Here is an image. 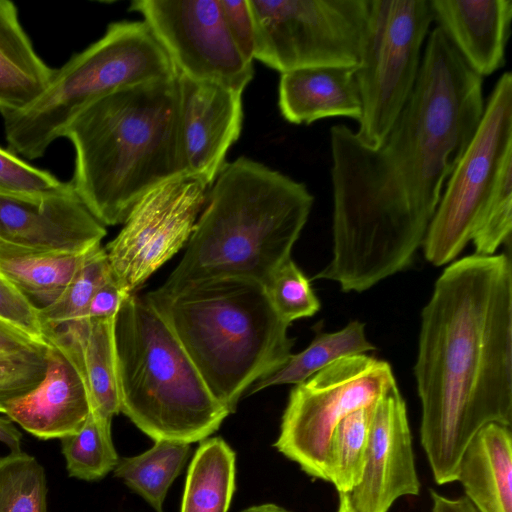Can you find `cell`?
<instances>
[{
	"instance_id": "41",
	"label": "cell",
	"mask_w": 512,
	"mask_h": 512,
	"mask_svg": "<svg viewBox=\"0 0 512 512\" xmlns=\"http://www.w3.org/2000/svg\"><path fill=\"white\" fill-rule=\"evenodd\" d=\"M241 512H291L281 506L273 503H265L260 505L251 506Z\"/></svg>"
},
{
	"instance_id": "20",
	"label": "cell",
	"mask_w": 512,
	"mask_h": 512,
	"mask_svg": "<svg viewBox=\"0 0 512 512\" xmlns=\"http://www.w3.org/2000/svg\"><path fill=\"white\" fill-rule=\"evenodd\" d=\"M356 67H313L281 74L278 106L289 123L309 125L330 117L359 122L362 115Z\"/></svg>"
},
{
	"instance_id": "13",
	"label": "cell",
	"mask_w": 512,
	"mask_h": 512,
	"mask_svg": "<svg viewBox=\"0 0 512 512\" xmlns=\"http://www.w3.org/2000/svg\"><path fill=\"white\" fill-rule=\"evenodd\" d=\"M130 10L142 15L178 75L242 93L253 79V63L231 39L218 0H136Z\"/></svg>"
},
{
	"instance_id": "25",
	"label": "cell",
	"mask_w": 512,
	"mask_h": 512,
	"mask_svg": "<svg viewBox=\"0 0 512 512\" xmlns=\"http://www.w3.org/2000/svg\"><path fill=\"white\" fill-rule=\"evenodd\" d=\"M364 329V323L354 320L339 331L318 333L308 347L291 354L282 366L253 384L246 395L274 385L300 384L341 358L374 350Z\"/></svg>"
},
{
	"instance_id": "16",
	"label": "cell",
	"mask_w": 512,
	"mask_h": 512,
	"mask_svg": "<svg viewBox=\"0 0 512 512\" xmlns=\"http://www.w3.org/2000/svg\"><path fill=\"white\" fill-rule=\"evenodd\" d=\"M185 175L209 188L243 125L242 92L178 75Z\"/></svg>"
},
{
	"instance_id": "7",
	"label": "cell",
	"mask_w": 512,
	"mask_h": 512,
	"mask_svg": "<svg viewBox=\"0 0 512 512\" xmlns=\"http://www.w3.org/2000/svg\"><path fill=\"white\" fill-rule=\"evenodd\" d=\"M177 75L143 20L112 22L102 37L55 69L31 105L2 115L9 151L29 159L42 157L93 103L127 87Z\"/></svg>"
},
{
	"instance_id": "22",
	"label": "cell",
	"mask_w": 512,
	"mask_h": 512,
	"mask_svg": "<svg viewBox=\"0 0 512 512\" xmlns=\"http://www.w3.org/2000/svg\"><path fill=\"white\" fill-rule=\"evenodd\" d=\"M54 72L35 51L15 4L0 0V114L31 105L47 88Z\"/></svg>"
},
{
	"instance_id": "19",
	"label": "cell",
	"mask_w": 512,
	"mask_h": 512,
	"mask_svg": "<svg viewBox=\"0 0 512 512\" xmlns=\"http://www.w3.org/2000/svg\"><path fill=\"white\" fill-rule=\"evenodd\" d=\"M114 319L79 318L45 333L79 373L91 411L112 421L120 412L116 375Z\"/></svg>"
},
{
	"instance_id": "38",
	"label": "cell",
	"mask_w": 512,
	"mask_h": 512,
	"mask_svg": "<svg viewBox=\"0 0 512 512\" xmlns=\"http://www.w3.org/2000/svg\"><path fill=\"white\" fill-rule=\"evenodd\" d=\"M46 343L47 341H37L0 320V352H14Z\"/></svg>"
},
{
	"instance_id": "10",
	"label": "cell",
	"mask_w": 512,
	"mask_h": 512,
	"mask_svg": "<svg viewBox=\"0 0 512 512\" xmlns=\"http://www.w3.org/2000/svg\"><path fill=\"white\" fill-rule=\"evenodd\" d=\"M395 384L386 361L365 354L337 360L291 390L275 447L311 477L328 481L337 425Z\"/></svg>"
},
{
	"instance_id": "11",
	"label": "cell",
	"mask_w": 512,
	"mask_h": 512,
	"mask_svg": "<svg viewBox=\"0 0 512 512\" xmlns=\"http://www.w3.org/2000/svg\"><path fill=\"white\" fill-rule=\"evenodd\" d=\"M512 159V75L503 73L481 121L450 174L423 241L435 266L452 261L471 241L504 163Z\"/></svg>"
},
{
	"instance_id": "32",
	"label": "cell",
	"mask_w": 512,
	"mask_h": 512,
	"mask_svg": "<svg viewBox=\"0 0 512 512\" xmlns=\"http://www.w3.org/2000/svg\"><path fill=\"white\" fill-rule=\"evenodd\" d=\"M264 287L275 311L288 324L311 317L320 309L309 280L292 258L273 273Z\"/></svg>"
},
{
	"instance_id": "1",
	"label": "cell",
	"mask_w": 512,
	"mask_h": 512,
	"mask_svg": "<svg viewBox=\"0 0 512 512\" xmlns=\"http://www.w3.org/2000/svg\"><path fill=\"white\" fill-rule=\"evenodd\" d=\"M413 92L377 148L345 124L329 131L333 257L314 279L363 292L407 268L484 112L483 78L439 27Z\"/></svg>"
},
{
	"instance_id": "31",
	"label": "cell",
	"mask_w": 512,
	"mask_h": 512,
	"mask_svg": "<svg viewBox=\"0 0 512 512\" xmlns=\"http://www.w3.org/2000/svg\"><path fill=\"white\" fill-rule=\"evenodd\" d=\"M512 159L502 166L472 236L477 255L490 256L506 241L512 227Z\"/></svg>"
},
{
	"instance_id": "24",
	"label": "cell",
	"mask_w": 512,
	"mask_h": 512,
	"mask_svg": "<svg viewBox=\"0 0 512 512\" xmlns=\"http://www.w3.org/2000/svg\"><path fill=\"white\" fill-rule=\"evenodd\" d=\"M234 490V451L218 437L203 441L189 466L181 512H227Z\"/></svg>"
},
{
	"instance_id": "8",
	"label": "cell",
	"mask_w": 512,
	"mask_h": 512,
	"mask_svg": "<svg viewBox=\"0 0 512 512\" xmlns=\"http://www.w3.org/2000/svg\"><path fill=\"white\" fill-rule=\"evenodd\" d=\"M433 21L430 0H369L355 71L362 104L355 134L363 145L379 147L408 102Z\"/></svg>"
},
{
	"instance_id": "14",
	"label": "cell",
	"mask_w": 512,
	"mask_h": 512,
	"mask_svg": "<svg viewBox=\"0 0 512 512\" xmlns=\"http://www.w3.org/2000/svg\"><path fill=\"white\" fill-rule=\"evenodd\" d=\"M419 490L406 404L395 384L373 405L363 474L347 497L355 512H388Z\"/></svg>"
},
{
	"instance_id": "27",
	"label": "cell",
	"mask_w": 512,
	"mask_h": 512,
	"mask_svg": "<svg viewBox=\"0 0 512 512\" xmlns=\"http://www.w3.org/2000/svg\"><path fill=\"white\" fill-rule=\"evenodd\" d=\"M61 448L69 476L85 481L103 478L119 460L111 437V420L92 411L78 431L61 438Z\"/></svg>"
},
{
	"instance_id": "34",
	"label": "cell",
	"mask_w": 512,
	"mask_h": 512,
	"mask_svg": "<svg viewBox=\"0 0 512 512\" xmlns=\"http://www.w3.org/2000/svg\"><path fill=\"white\" fill-rule=\"evenodd\" d=\"M72 188L71 182H62L50 172L33 167L0 148V195L40 198Z\"/></svg>"
},
{
	"instance_id": "29",
	"label": "cell",
	"mask_w": 512,
	"mask_h": 512,
	"mask_svg": "<svg viewBox=\"0 0 512 512\" xmlns=\"http://www.w3.org/2000/svg\"><path fill=\"white\" fill-rule=\"evenodd\" d=\"M113 276L105 248L95 246L86 255L81 266L51 304L39 309L43 333L68 322L82 318L97 289Z\"/></svg>"
},
{
	"instance_id": "15",
	"label": "cell",
	"mask_w": 512,
	"mask_h": 512,
	"mask_svg": "<svg viewBox=\"0 0 512 512\" xmlns=\"http://www.w3.org/2000/svg\"><path fill=\"white\" fill-rule=\"evenodd\" d=\"M106 234L74 188L40 198L0 195V241L42 252L82 254L100 245Z\"/></svg>"
},
{
	"instance_id": "17",
	"label": "cell",
	"mask_w": 512,
	"mask_h": 512,
	"mask_svg": "<svg viewBox=\"0 0 512 512\" xmlns=\"http://www.w3.org/2000/svg\"><path fill=\"white\" fill-rule=\"evenodd\" d=\"M90 412L89 397L79 373L49 343L45 377L33 390L9 402L4 414L26 432L48 440L75 433Z\"/></svg>"
},
{
	"instance_id": "6",
	"label": "cell",
	"mask_w": 512,
	"mask_h": 512,
	"mask_svg": "<svg viewBox=\"0 0 512 512\" xmlns=\"http://www.w3.org/2000/svg\"><path fill=\"white\" fill-rule=\"evenodd\" d=\"M114 342L120 412L154 441L205 440L230 414L144 296L122 303Z\"/></svg>"
},
{
	"instance_id": "36",
	"label": "cell",
	"mask_w": 512,
	"mask_h": 512,
	"mask_svg": "<svg viewBox=\"0 0 512 512\" xmlns=\"http://www.w3.org/2000/svg\"><path fill=\"white\" fill-rule=\"evenodd\" d=\"M229 35L243 58L254 61L255 27L248 0H218Z\"/></svg>"
},
{
	"instance_id": "3",
	"label": "cell",
	"mask_w": 512,
	"mask_h": 512,
	"mask_svg": "<svg viewBox=\"0 0 512 512\" xmlns=\"http://www.w3.org/2000/svg\"><path fill=\"white\" fill-rule=\"evenodd\" d=\"M63 137L75 150L77 195L104 226L123 224L145 194L185 175L178 75L100 99Z\"/></svg>"
},
{
	"instance_id": "37",
	"label": "cell",
	"mask_w": 512,
	"mask_h": 512,
	"mask_svg": "<svg viewBox=\"0 0 512 512\" xmlns=\"http://www.w3.org/2000/svg\"><path fill=\"white\" fill-rule=\"evenodd\" d=\"M130 295L112 276L102 284L91 298L82 318L92 320L114 319Z\"/></svg>"
},
{
	"instance_id": "12",
	"label": "cell",
	"mask_w": 512,
	"mask_h": 512,
	"mask_svg": "<svg viewBox=\"0 0 512 512\" xmlns=\"http://www.w3.org/2000/svg\"><path fill=\"white\" fill-rule=\"evenodd\" d=\"M209 186L183 175L145 194L105 250L114 279L130 294L188 243Z\"/></svg>"
},
{
	"instance_id": "18",
	"label": "cell",
	"mask_w": 512,
	"mask_h": 512,
	"mask_svg": "<svg viewBox=\"0 0 512 512\" xmlns=\"http://www.w3.org/2000/svg\"><path fill=\"white\" fill-rule=\"evenodd\" d=\"M434 21L480 77L505 65L511 0H430Z\"/></svg>"
},
{
	"instance_id": "28",
	"label": "cell",
	"mask_w": 512,
	"mask_h": 512,
	"mask_svg": "<svg viewBox=\"0 0 512 512\" xmlns=\"http://www.w3.org/2000/svg\"><path fill=\"white\" fill-rule=\"evenodd\" d=\"M373 405L348 414L340 421L332 435L328 481L339 493L348 494L361 480Z\"/></svg>"
},
{
	"instance_id": "39",
	"label": "cell",
	"mask_w": 512,
	"mask_h": 512,
	"mask_svg": "<svg viewBox=\"0 0 512 512\" xmlns=\"http://www.w3.org/2000/svg\"><path fill=\"white\" fill-rule=\"evenodd\" d=\"M431 512H478L467 497L451 499L431 490Z\"/></svg>"
},
{
	"instance_id": "2",
	"label": "cell",
	"mask_w": 512,
	"mask_h": 512,
	"mask_svg": "<svg viewBox=\"0 0 512 512\" xmlns=\"http://www.w3.org/2000/svg\"><path fill=\"white\" fill-rule=\"evenodd\" d=\"M420 441L437 484L456 481L476 433L512 423V266L506 254L447 267L422 311L414 368Z\"/></svg>"
},
{
	"instance_id": "21",
	"label": "cell",
	"mask_w": 512,
	"mask_h": 512,
	"mask_svg": "<svg viewBox=\"0 0 512 512\" xmlns=\"http://www.w3.org/2000/svg\"><path fill=\"white\" fill-rule=\"evenodd\" d=\"M456 481L478 512H512L509 426L490 423L476 433L463 452Z\"/></svg>"
},
{
	"instance_id": "35",
	"label": "cell",
	"mask_w": 512,
	"mask_h": 512,
	"mask_svg": "<svg viewBox=\"0 0 512 512\" xmlns=\"http://www.w3.org/2000/svg\"><path fill=\"white\" fill-rule=\"evenodd\" d=\"M0 320L33 339L46 342L39 309L0 274Z\"/></svg>"
},
{
	"instance_id": "42",
	"label": "cell",
	"mask_w": 512,
	"mask_h": 512,
	"mask_svg": "<svg viewBox=\"0 0 512 512\" xmlns=\"http://www.w3.org/2000/svg\"><path fill=\"white\" fill-rule=\"evenodd\" d=\"M337 512H355L352 508L347 494L339 493V506Z\"/></svg>"
},
{
	"instance_id": "26",
	"label": "cell",
	"mask_w": 512,
	"mask_h": 512,
	"mask_svg": "<svg viewBox=\"0 0 512 512\" xmlns=\"http://www.w3.org/2000/svg\"><path fill=\"white\" fill-rule=\"evenodd\" d=\"M189 452V443L156 440L144 453L119 459L113 471L156 512H163L167 491L180 474Z\"/></svg>"
},
{
	"instance_id": "9",
	"label": "cell",
	"mask_w": 512,
	"mask_h": 512,
	"mask_svg": "<svg viewBox=\"0 0 512 512\" xmlns=\"http://www.w3.org/2000/svg\"><path fill=\"white\" fill-rule=\"evenodd\" d=\"M254 60L281 74L313 67H357L369 0H248Z\"/></svg>"
},
{
	"instance_id": "5",
	"label": "cell",
	"mask_w": 512,
	"mask_h": 512,
	"mask_svg": "<svg viewBox=\"0 0 512 512\" xmlns=\"http://www.w3.org/2000/svg\"><path fill=\"white\" fill-rule=\"evenodd\" d=\"M172 329L215 399L229 413L250 387L291 355L290 324L263 284L242 278L191 282L144 295Z\"/></svg>"
},
{
	"instance_id": "23",
	"label": "cell",
	"mask_w": 512,
	"mask_h": 512,
	"mask_svg": "<svg viewBox=\"0 0 512 512\" xmlns=\"http://www.w3.org/2000/svg\"><path fill=\"white\" fill-rule=\"evenodd\" d=\"M89 251L50 253L0 241V274L40 309L62 294Z\"/></svg>"
},
{
	"instance_id": "30",
	"label": "cell",
	"mask_w": 512,
	"mask_h": 512,
	"mask_svg": "<svg viewBox=\"0 0 512 512\" xmlns=\"http://www.w3.org/2000/svg\"><path fill=\"white\" fill-rule=\"evenodd\" d=\"M43 466L25 452L0 457V512H48Z\"/></svg>"
},
{
	"instance_id": "33",
	"label": "cell",
	"mask_w": 512,
	"mask_h": 512,
	"mask_svg": "<svg viewBox=\"0 0 512 512\" xmlns=\"http://www.w3.org/2000/svg\"><path fill=\"white\" fill-rule=\"evenodd\" d=\"M49 343L0 352V413L6 405L33 390L45 377Z\"/></svg>"
},
{
	"instance_id": "40",
	"label": "cell",
	"mask_w": 512,
	"mask_h": 512,
	"mask_svg": "<svg viewBox=\"0 0 512 512\" xmlns=\"http://www.w3.org/2000/svg\"><path fill=\"white\" fill-rule=\"evenodd\" d=\"M22 433L8 417L0 416V442L7 445L11 452L21 450Z\"/></svg>"
},
{
	"instance_id": "4",
	"label": "cell",
	"mask_w": 512,
	"mask_h": 512,
	"mask_svg": "<svg viewBox=\"0 0 512 512\" xmlns=\"http://www.w3.org/2000/svg\"><path fill=\"white\" fill-rule=\"evenodd\" d=\"M313 203L304 183L277 170L244 156L226 162L185 253L160 288L217 278L265 285L291 258Z\"/></svg>"
}]
</instances>
